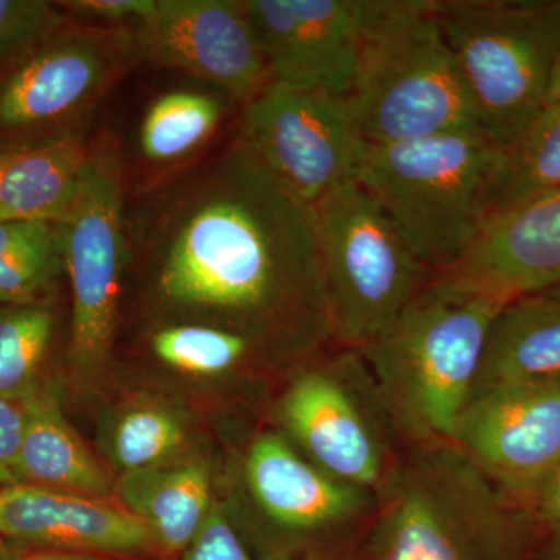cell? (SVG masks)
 <instances>
[{
	"mask_svg": "<svg viewBox=\"0 0 560 560\" xmlns=\"http://www.w3.org/2000/svg\"><path fill=\"white\" fill-rule=\"evenodd\" d=\"M125 235L164 324L234 331L272 360L334 342L313 210L237 136L125 202Z\"/></svg>",
	"mask_w": 560,
	"mask_h": 560,
	"instance_id": "6da1fadb",
	"label": "cell"
},
{
	"mask_svg": "<svg viewBox=\"0 0 560 560\" xmlns=\"http://www.w3.org/2000/svg\"><path fill=\"white\" fill-rule=\"evenodd\" d=\"M506 304L433 280L359 349L408 445L452 442Z\"/></svg>",
	"mask_w": 560,
	"mask_h": 560,
	"instance_id": "7a4b0ae2",
	"label": "cell"
},
{
	"mask_svg": "<svg viewBox=\"0 0 560 560\" xmlns=\"http://www.w3.org/2000/svg\"><path fill=\"white\" fill-rule=\"evenodd\" d=\"M530 518L453 442L408 445L377 492L375 560H500Z\"/></svg>",
	"mask_w": 560,
	"mask_h": 560,
	"instance_id": "3957f363",
	"label": "cell"
},
{
	"mask_svg": "<svg viewBox=\"0 0 560 560\" xmlns=\"http://www.w3.org/2000/svg\"><path fill=\"white\" fill-rule=\"evenodd\" d=\"M342 98L353 128L371 145L481 130L436 0H378Z\"/></svg>",
	"mask_w": 560,
	"mask_h": 560,
	"instance_id": "277c9868",
	"label": "cell"
},
{
	"mask_svg": "<svg viewBox=\"0 0 560 560\" xmlns=\"http://www.w3.org/2000/svg\"><path fill=\"white\" fill-rule=\"evenodd\" d=\"M503 151L482 130L366 143L353 179L438 276L469 250L488 221Z\"/></svg>",
	"mask_w": 560,
	"mask_h": 560,
	"instance_id": "5b68a950",
	"label": "cell"
},
{
	"mask_svg": "<svg viewBox=\"0 0 560 560\" xmlns=\"http://www.w3.org/2000/svg\"><path fill=\"white\" fill-rule=\"evenodd\" d=\"M438 18L481 130L506 147L547 102L560 0H445Z\"/></svg>",
	"mask_w": 560,
	"mask_h": 560,
	"instance_id": "8992f818",
	"label": "cell"
},
{
	"mask_svg": "<svg viewBox=\"0 0 560 560\" xmlns=\"http://www.w3.org/2000/svg\"><path fill=\"white\" fill-rule=\"evenodd\" d=\"M136 65L131 25L66 18L0 61V145L88 139L110 91Z\"/></svg>",
	"mask_w": 560,
	"mask_h": 560,
	"instance_id": "52a82bcc",
	"label": "cell"
},
{
	"mask_svg": "<svg viewBox=\"0 0 560 560\" xmlns=\"http://www.w3.org/2000/svg\"><path fill=\"white\" fill-rule=\"evenodd\" d=\"M331 337L374 340L436 278L355 179L312 206Z\"/></svg>",
	"mask_w": 560,
	"mask_h": 560,
	"instance_id": "ba28073f",
	"label": "cell"
},
{
	"mask_svg": "<svg viewBox=\"0 0 560 560\" xmlns=\"http://www.w3.org/2000/svg\"><path fill=\"white\" fill-rule=\"evenodd\" d=\"M276 415L279 433L305 458L375 495L408 447L359 349L340 346L298 372Z\"/></svg>",
	"mask_w": 560,
	"mask_h": 560,
	"instance_id": "9c48e42d",
	"label": "cell"
},
{
	"mask_svg": "<svg viewBox=\"0 0 560 560\" xmlns=\"http://www.w3.org/2000/svg\"><path fill=\"white\" fill-rule=\"evenodd\" d=\"M124 167L109 139L92 143L79 190L60 232L62 264L72 291L70 370L97 381L108 368L127 279Z\"/></svg>",
	"mask_w": 560,
	"mask_h": 560,
	"instance_id": "30bf717a",
	"label": "cell"
},
{
	"mask_svg": "<svg viewBox=\"0 0 560 560\" xmlns=\"http://www.w3.org/2000/svg\"><path fill=\"white\" fill-rule=\"evenodd\" d=\"M237 138L304 205L353 179L366 142L345 98L272 83L243 108Z\"/></svg>",
	"mask_w": 560,
	"mask_h": 560,
	"instance_id": "8fae6325",
	"label": "cell"
},
{
	"mask_svg": "<svg viewBox=\"0 0 560 560\" xmlns=\"http://www.w3.org/2000/svg\"><path fill=\"white\" fill-rule=\"evenodd\" d=\"M452 442L528 515L560 467V378L508 383L475 394Z\"/></svg>",
	"mask_w": 560,
	"mask_h": 560,
	"instance_id": "7c38bea8",
	"label": "cell"
},
{
	"mask_svg": "<svg viewBox=\"0 0 560 560\" xmlns=\"http://www.w3.org/2000/svg\"><path fill=\"white\" fill-rule=\"evenodd\" d=\"M138 62L183 70L243 105L272 83L245 0H156L131 25Z\"/></svg>",
	"mask_w": 560,
	"mask_h": 560,
	"instance_id": "4fadbf2b",
	"label": "cell"
},
{
	"mask_svg": "<svg viewBox=\"0 0 560 560\" xmlns=\"http://www.w3.org/2000/svg\"><path fill=\"white\" fill-rule=\"evenodd\" d=\"M275 83L345 97L378 0H245Z\"/></svg>",
	"mask_w": 560,
	"mask_h": 560,
	"instance_id": "5bb4252c",
	"label": "cell"
},
{
	"mask_svg": "<svg viewBox=\"0 0 560 560\" xmlns=\"http://www.w3.org/2000/svg\"><path fill=\"white\" fill-rule=\"evenodd\" d=\"M242 480L265 525L298 539L370 525L377 506L374 492L319 469L279 431H264L249 442Z\"/></svg>",
	"mask_w": 560,
	"mask_h": 560,
	"instance_id": "9a60e30c",
	"label": "cell"
},
{
	"mask_svg": "<svg viewBox=\"0 0 560 560\" xmlns=\"http://www.w3.org/2000/svg\"><path fill=\"white\" fill-rule=\"evenodd\" d=\"M0 537L27 551L138 558L158 551L149 526L110 500L39 486H0Z\"/></svg>",
	"mask_w": 560,
	"mask_h": 560,
	"instance_id": "2e32d148",
	"label": "cell"
},
{
	"mask_svg": "<svg viewBox=\"0 0 560 560\" xmlns=\"http://www.w3.org/2000/svg\"><path fill=\"white\" fill-rule=\"evenodd\" d=\"M436 280L511 302L560 283V189L493 217Z\"/></svg>",
	"mask_w": 560,
	"mask_h": 560,
	"instance_id": "e0dca14e",
	"label": "cell"
},
{
	"mask_svg": "<svg viewBox=\"0 0 560 560\" xmlns=\"http://www.w3.org/2000/svg\"><path fill=\"white\" fill-rule=\"evenodd\" d=\"M22 404L25 427L18 458V482L92 499H114L116 478L66 419L58 386L47 381Z\"/></svg>",
	"mask_w": 560,
	"mask_h": 560,
	"instance_id": "ac0fdd59",
	"label": "cell"
},
{
	"mask_svg": "<svg viewBox=\"0 0 560 560\" xmlns=\"http://www.w3.org/2000/svg\"><path fill=\"white\" fill-rule=\"evenodd\" d=\"M114 499L149 526L158 551L167 556L189 547L215 506L210 471L200 460L121 474Z\"/></svg>",
	"mask_w": 560,
	"mask_h": 560,
	"instance_id": "d6986e66",
	"label": "cell"
},
{
	"mask_svg": "<svg viewBox=\"0 0 560 560\" xmlns=\"http://www.w3.org/2000/svg\"><path fill=\"white\" fill-rule=\"evenodd\" d=\"M91 147L90 139L0 145V221L60 223Z\"/></svg>",
	"mask_w": 560,
	"mask_h": 560,
	"instance_id": "ffe728a7",
	"label": "cell"
},
{
	"mask_svg": "<svg viewBox=\"0 0 560 560\" xmlns=\"http://www.w3.org/2000/svg\"><path fill=\"white\" fill-rule=\"evenodd\" d=\"M547 378H560L559 302L544 293L508 302L493 320L471 397L508 383Z\"/></svg>",
	"mask_w": 560,
	"mask_h": 560,
	"instance_id": "44dd1931",
	"label": "cell"
},
{
	"mask_svg": "<svg viewBox=\"0 0 560 560\" xmlns=\"http://www.w3.org/2000/svg\"><path fill=\"white\" fill-rule=\"evenodd\" d=\"M226 98L220 92L210 94L198 90H176L154 98L139 125L138 142L143 160L156 165H175L194 156L223 124Z\"/></svg>",
	"mask_w": 560,
	"mask_h": 560,
	"instance_id": "7402d4cb",
	"label": "cell"
},
{
	"mask_svg": "<svg viewBox=\"0 0 560 560\" xmlns=\"http://www.w3.org/2000/svg\"><path fill=\"white\" fill-rule=\"evenodd\" d=\"M559 189L560 103L545 105L517 138L504 147L490 195L488 221Z\"/></svg>",
	"mask_w": 560,
	"mask_h": 560,
	"instance_id": "603a6c76",
	"label": "cell"
},
{
	"mask_svg": "<svg viewBox=\"0 0 560 560\" xmlns=\"http://www.w3.org/2000/svg\"><path fill=\"white\" fill-rule=\"evenodd\" d=\"M62 271L57 224L0 221V305L46 304Z\"/></svg>",
	"mask_w": 560,
	"mask_h": 560,
	"instance_id": "cb8c5ba5",
	"label": "cell"
},
{
	"mask_svg": "<svg viewBox=\"0 0 560 560\" xmlns=\"http://www.w3.org/2000/svg\"><path fill=\"white\" fill-rule=\"evenodd\" d=\"M55 331L46 304L0 305V397L24 401L43 388Z\"/></svg>",
	"mask_w": 560,
	"mask_h": 560,
	"instance_id": "d4e9b609",
	"label": "cell"
},
{
	"mask_svg": "<svg viewBox=\"0 0 560 560\" xmlns=\"http://www.w3.org/2000/svg\"><path fill=\"white\" fill-rule=\"evenodd\" d=\"M150 346L162 363L202 377L237 371L254 359H271L243 335L202 324H162L151 335Z\"/></svg>",
	"mask_w": 560,
	"mask_h": 560,
	"instance_id": "484cf974",
	"label": "cell"
},
{
	"mask_svg": "<svg viewBox=\"0 0 560 560\" xmlns=\"http://www.w3.org/2000/svg\"><path fill=\"white\" fill-rule=\"evenodd\" d=\"M186 441L183 419L172 408L145 401L125 408L106 434V452L121 474L173 463Z\"/></svg>",
	"mask_w": 560,
	"mask_h": 560,
	"instance_id": "4316f807",
	"label": "cell"
},
{
	"mask_svg": "<svg viewBox=\"0 0 560 560\" xmlns=\"http://www.w3.org/2000/svg\"><path fill=\"white\" fill-rule=\"evenodd\" d=\"M66 18L58 2L0 0V61L27 49Z\"/></svg>",
	"mask_w": 560,
	"mask_h": 560,
	"instance_id": "83f0119b",
	"label": "cell"
},
{
	"mask_svg": "<svg viewBox=\"0 0 560 560\" xmlns=\"http://www.w3.org/2000/svg\"><path fill=\"white\" fill-rule=\"evenodd\" d=\"M178 560H257L250 555L241 533L232 525L226 511L215 504L189 547Z\"/></svg>",
	"mask_w": 560,
	"mask_h": 560,
	"instance_id": "f1b7e54d",
	"label": "cell"
},
{
	"mask_svg": "<svg viewBox=\"0 0 560 560\" xmlns=\"http://www.w3.org/2000/svg\"><path fill=\"white\" fill-rule=\"evenodd\" d=\"M58 5L73 20L120 27L145 21L156 0H62Z\"/></svg>",
	"mask_w": 560,
	"mask_h": 560,
	"instance_id": "f546056e",
	"label": "cell"
},
{
	"mask_svg": "<svg viewBox=\"0 0 560 560\" xmlns=\"http://www.w3.org/2000/svg\"><path fill=\"white\" fill-rule=\"evenodd\" d=\"M24 427V404L0 397V486L18 482V458Z\"/></svg>",
	"mask_w": 560,
	"mask_h": 560,
	"instance_id": "4dcf8cb0",
	"label": "cell"
},
{
	"mask_svg": "<svg viewBox=\"0 0 560 560\" xmlns=\"http://www.w3.org/2000/svg\"><path fill=\"white\" fill-rule=\"evenodd\" d=\"M528 515L537 525L560 529V467L537 493Z\"/></svg>",
	"mask_w": 560,
	"mask_h": 560,
	"instance_id": "1f68e13d",
	"label": "cell"
},
{
	"mask_svg": "<svg viewBox=\"0 0 560 560\" xmlns=\"http://www.w3.org/2000/svg\"><path fill=\"white\" fill-rule=\"evenodd\" d=\"M24 560H119L108 556L84 555V552L60 551H27L24 550Z\"/></svg>",
	"mask_w": 560,
	"mask_h": 560,
	"instance_id": "d6a6232c",
	"label": "cell"
},
{
	"mask_svg": "<svg viewBox=\"0 0 560 560\" xmlns=\"http://www.w3.org/2000/svg\"><path fill=\"white\" fill-rule=\"evenodd\" d=\"M560 103V54L552 68L550 86H548L547 102L545 105H559Z\"/></svg>",
	"mask_w": 560,
	"mask_h": 560,
	"instance_id": "836d02e7",
	"label": "cell"
},
{
	"mask_svg": "<svg viewBox=\"0 0 560 560\" xmlns=\"http://www.w3.org/2000/svg\"><path fill=\"white\" fill-rule=\"evenodd\" d=\"M0 560H24V550L10 541L0 540Z\"/></svg>",
	"mask_w": 560,
	"mask_h": 560,
	"instance_id": "e575fe53",
	"label": "cell"
},
{
	"mask_svg": "<svg viewBox=\"0 0 560 560\" xmlns=\"http://www.w3.org/2000/svg\"><path fill=\"white\" fill-rule=\"evenodd\" d=\"M544 294H547V296H550L551 300H555L560 304V283H558V285L552 287V289L550 290L544 291Z\"/></svg>",
	"mask_w": 560,
	"mask_h": 560,
	"instance_id": "d590c367",
	"label": "cell"
},
{
	"mask_svg": "<svg viewBox=\"0 0 560 560\" xmlns=\"http://www.w3.org/2000/svg\"><path fill=\"white\" fill-rule=\"evenodd\" d=\"M556 533L555 560H560V529H552Z\"/></svg>",
	"mask_w": 560,
	"mask_h": 560,
	"instance_id": "8d00e7d4",
	"label": "cell"
},
{
	"mask_svg": "<svg viewBox=\"0 0 560 560\" xmlns=\"http://www.w3.org/2000/svg\"><path fill=\"white\" fill-rule=\"evenodd\" d=\"M0 540H3L2 537H0Z\"/></svg>",
	"mask_w": 560,
	"mask_h": 560,
	"instance_id": "74e56055",
	"label": "cell"
}]
</instances>
